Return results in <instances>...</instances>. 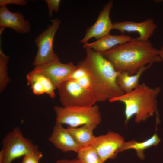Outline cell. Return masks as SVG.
Returning <instances> with one entry per match:
<instances>
[{
	"label": "cell",
	"mask_w": 163,
	"mask_h": 163,
	"mask_svg": "<svg viewBox=\"0 0 163 163\" xmlns=\"http://www.w3.org/2000/svg\"><path fill=\"white\" fill-rule=\"evenodd\" d=\"M15 4L25 6L27 4V2L24 0H0V7L6 6L8 4Z\"/></svg>",
	"instance_id": "cell-23"
},
{
	"label": "cell",
	"mask_w": 163,
	"mask_h": 163,
	"mask_svg": "<svg viewBox=\"0 0 163 163\" xmlns=\"http://www.w3.org/2000/svg\"><path fill=\"white\" fill-rule=\"evenodd\" d=\"M77 154V159L79 163H104L91 145L81 148Z\"/></svg>",
	"instance_id": "cell-18"
},
{
	"label": "cell",
	"mask_w": 163,
	"mask_h": 163,
	"mask_svg": "<svg viewBox=\"0 0 163 163\" xmlns=\"http://www.w3.org/2000/svg\"><path fill=\"white\" fill-rule=\"evenodd\" d=\"M35 78L42 84L43 87L46 93L51 98H54L55 97V90L57 89L53 82L47 78L43 75L30 72Z\"/></svg>",
	"instance_id": "cell-20"
},
{
	"label": "cell",
	"mask_w": 163,
	"mask_h": 163,
	"mask_svg": "<svg viewBox=\"0 0 163 163\" xmlns=\"http://www.w3.org/2000/svg\"><path fill=\"white\" fill-rule=\"evenodd\" d=\"M85 49L86 57L82 62L88 70L91 91L97 102L109 101L124 94L117 82L119 72L101 53Z\"/></svg>",
	"instance_id": "cell-2"
},
{
	"label": "cell",
	"mask_w": 163,
	"mask_h": 163,
	"mask_svg": "<svg viewBox=\"0 0 163 163\" xmlns=\"http://www.w3.org/2000/svg\"><path fill=\"white\" fill-rule=\"evenodd\" d=\"M0 26L10 28L20 34L27 33L31 29L30 22L25 19L22 14L11 12L6 6L0 7Z\"/></svg>",
	"instance_id": "cell-12"
},
{
	"label": "cell",
	"mask_w": 163,
	"mask_h": 163,
	"mask_svg": "<svg viewBox=\"0 0 163 163\" xmlns=\"http://www.w3.org/2000/svg\"><path fill=\"white\" fill-rule=\"evenodd\" d=\"M97 126L94 124H86L79 128L69 126L67 129L77 144L83 148L91 145L95 137L93 131Z\"/></svg>",
	"instance_id": "cell-15"
},
{
	"label": "cell",
	"mask_w": 163,
	"mask_h": 163,
	"mask_svg": "<svg viewBox=\"0 0 163 163\" xmlns=\"http://www.w3.org/2000/svg\"><path fill=\"white\" fill-rule=\"evenodd\" d=\"M2 145L5 153L4 163H11L16 158L27 153L39 150L37 145L24 136L18 127L6 135Z\"/></svg>",
	"instance_id": "cell-6"
},
{
	"label": "cell",
	"mask_w": 163,
	"mask_h": 163,
	"mask_svg": "<svg viewBox=\"0 0 163 163\" xmlns=\"http://www.w3.org/2000/svg\"><path fill=\"white\" fill-rule=\"evenodd\" d=\"M160 141L158 136L155 133L150 138L142 142H138L135 140L124 142L120 149V152L133 149L136 150L137 155L140 159L144 160L145 157L144 153L145 150L151 146H156Z\"/></svg>",
	"instance_id": "cell-17"
},
{
	"label": "cell",
	"mask_w": 163,
	"mask_h": 163,
	"mask_svg": "<svg viewBox=\"0 0 163 163\" xmlns=\"http://www.w3.org/2000/svg\"><path fill=\"white\" fill-rule=\"evenodd\" d=\"M56 123L66 124L71 127L80 125L100 123L101 117L97 105L90 107H65L54 106Z\"/></svg>",
	"instance_id": "cell-4"
},
{
	"label": "cell",
	"mask_w": 163,
	"mask_h": 163,
	"mask_svg": "<svg viewBox=\"0 0 163 163\" xmlns=\"http://www.w3.org/2000/svg\"><path fill=\"white\" fill-rule=\"evenodd\" d=\"M9 59L0 48V92L2 93L11 81L8 74L7 65Z\"/></svg>",
	"instance_id": "cell-19"
},
{
	"label": "cell",
	"mask_w": 163,
	"mask_h": 163,
	"mask_svg": "<svg viewBox=\"0 0 163 163\" xmlns=\"http://www.w3.org/2000/svg\"><path fill=\"white\" fill-rule=\"evenodd\" d=\"M43 156L42 152L39 150L27 153L23 156L22 163H39Z\"/></svg>",
	"instance_id": "cell-21"
},
{
	"label": "cell",
	"mask_w": 163,
	"mask_h": 163,
	"mask_svg": "<svg viewBox=\"0 0 163 163\" xmlns=\"http://www.w3.org/2000/svg\"><path fill=\"white\" fill-rule=\"evenodd\" d=\"M151 65H149L142 67L133 75H130L126 72H119L117 82L120 88L125 94L132 91L139 85V80L141 75Z\"/></svg>",
	"instance_id": "cell-16"
},
{
	"label": "cell",
	"mask_w": 163,
	"mask_h": 163,
	"mask_svg": "<svg viewBox=\"0 0 163 163\" xmlns=\"http://www.w3.org/2000/svg\"><path fill=\"white\" fill-rule=\"evenodd\" d=\"M77 66L73 62L61 63L59 59L35 66L31 71L43 75L49 78L56 88L63 82L68 79Z\"/></svg>",
	"instance_id": "cell-9"
},
{
	"label": "cell",
	"mask_w": 163,
	"mask_h": 163,
	"mask_svg": "<svg viewBox=\"0 0 163 163\" xmlns=\"http://www.w3.org/2000/svg\"><path fill=\"white\" fill-rule=\"evenodd\" d=\"M49 141L56 148L64 152L72 151L77 153L81 147L74 140L67 128L56 123Z\"/></svg>",
	"instance_id": "cell-13"
},
{
	"label": "cell",
	"mask_w": 163,
	"mask_h": 163,
	"mask_svg": "<svg viewBox=\"0 0 163 163\" xmlns=\"http://www.w3.org/2000/svg\"><path fill=\"white\" fill-rule=\"evenodd\" d=\"M55 163H79V162L77 159L72 160L62 159L58 160Z\"/></svg>",
	"instance_id": "cell-24"
},
{
	"label": "cell",
	"mask_w": 163,
	"mask_h": 163,
	"mask_svg": "<svg viewBox=\"0 0 163 163\" xmlns=\"http://www.w3.org/2000/svg\"><path fill=\"white\" fill-rule=\"evenodd\" d=\"M48 7L49 16H52L53 11L57 12L59 10L60 0H45Z\"/></svg>",
	"instance_id": "cell-22"
},
{
	"label": "cell",
	"mask_w": 163,
	"mask_h": 163,
	"mask_svg": "<svg viewBox=\"0 0 163 163\" xmlns=\"http://www.w3.org/2000/svg\"><path fill=\"white\" fill-rule=\"evenodd\" d=\"M124 142L120 135L109 131L105 134L95 137L91 146L104 163L108 159L115 158Z\"/></svg>",
	"instance_id": "cell-8"
},
{
	"label": "cell",
	"mask_w": 163,
	"mask_h": 163,
	"mask_svg": "<svg viewBox=\"0 0 163 163\" xmlns=\"http://www.w3.org/2000/svg\"><path fill=\"white\" fill-rule=\"evenodd\" d=\"M130 36L122 34L113 35L109 34L95 41L84 44L83 47L89 48L95 51L100 53L107 51L114 47L128 42L134 40Z\"/></svg>",
	"instance_id": "cell-14"
},
{
	"label": "cell",
	"mask_w": 163,
	"mask_h": 163,
	"mask_svg": "<svg viewBox=\"0 0 163 163\" xmlns=\"http://www.w3.org/2000/svg\"><path fill=\"white\" fill-rule=\"evenodd\" d=\"M161 91L159 87L150 88L145 83L140 84L131 92L109 100L110 102H120L125 106V123L133 116L137 123L146 120L157 113V98Z\"/></svg>",
	"instance_id": "cell-3"
},
{
	"label": "cell",
	"mask_w": 163,
	"mask_h": 163,
	"mask_svg": "<svg viewBox=\"0 0 163 163\" xmlns=\"http://www.w3.org/2000/svg\"><path fill=\"white\" fill-rule=\"evenodd\" d=\"M157 27L154 20L149 18L139 22L128 21L114 22L113 24L112 29L118 30L122 34L125 32H137L139 37L136 38V40L147 41Z\"/></svg>",
	"instance_id": "cell-11"
},
{
	"label": "cell",
	"mask_w": 163,
	"mask_h": 163,
	"mask_svg": "<svg viewBox=\"0 0 163 163\" xmlns=\"http://www.w3.org/2000/svg\"><path fill=\"white\" fill-rule=\"evenodd\" d=\"M57 89L63 107H90L97 102L92 92L72 80L64 81Z\"/></svg>",
	"instance_id": "cell-5"
},
{
	"label": "cell",
	"mask_w": 163,
	"mask_h": 163,
	"mask_svg": "<svg viewBox=\"0 0 163 163\" xmlns=\"http://www.w3.org/2000/svg\"><path fill=\"white\" fill-rule=\"evenodd\" d=\"M51 24L39 35L34 40L37 51L33 62L34 66L59 59L54 52L53 41L55 34L59 28L61 21L56 18L51 21Z\"/></svg>",
	"instance_id": "cell-7"
},
{
	"label": "cell",
	"mask_w": 163,
	"mask_h": 163,
	"mask_svg": "<svg viewBox=\"0 0 163 163\" xmlns=\"http://www.w3.org/2000/svg\"><path fill=\"white\" fill-rule=\"evenodd\" d=\"M113 6V1H108L100 11L98 18L93 25L86 30L83 38L80 41L84 44L88 42L90 39L95 38L97 40L109 34L112 29L113 24L109 14Z\"/></svg>",
	"instance_id": "cell-10"
},
{
	"label": "cell",
	"mask_w": 163,
	"mask_h": 163,
	"mask_svg": "<svg viewBox=\"0 0 163 163\" xmlns=\"http://www.w3.org/2000/svg\"><path fill=\"white\" fill-rule=\"evenodd\" d=\"M101 53L117 72H126L131 75L147 65L162 62L159 50L149 41H139L136 38Z\"/></svg>",
	"instance_id": "cell-1"
},
{
	"label": "cell",
	"mask_w": 163,
	"mask_h": 163,
	"mask_svg": "<svg viewBox=\"0 0 163 163\" xmlns=\"http://www.w3.org/2000/svg\"><path fill=\"white\" fill-rule=\"evenodd\" d=\"M159 55L162 62H163V45L161 49L159 50Z\"/></svg>",
	"instance_id": "cell-25"
}]
</instances>
